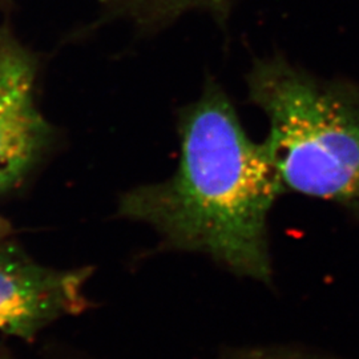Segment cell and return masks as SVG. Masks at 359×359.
Instances as JSON below:
<instances>
[{
  "label": "cell",
  "instance_id": "obj_1",
  "mask_svg": "<svg viewBox=\"0 0 359 359\" xmlns=\"http://www.w3.org/2000/svg\"><path fill=\"white\" fill-rule=\"evenodd\" d=\"M181 158L164 182L126 193L120 215L169 248L201 252L234 274L270 283V210L283 193L264 142H253L225 92L209 83L180 116Z\"/></svg>",
  "mask_w": 359,
  "mask_h": 359
},
{
  "label": "cell",
  "instance_id": "obj_2",
  "mask_svg": "<svg viewBox=\"0 0 359 359\" xmlns=\"http://www.w3.org/2000/svg\"><path fill=\"white\" fill-rule=\"evenodd\" d=\"M248 88L268 117L264 144L283 192L329 201L359 219V86L276 55L255 62Z\"/></svg>",
  "mask_w": 359,
  "mask_h": 359
},
{
  "label": "cell",
  "instance_id": "obj_3",
  "mask_svg": "<svg viewBox=\"0 0 359 359\" xmlns=\"http://www.w3.org/2000/svg\"><path fill=\"white\" fill-rule=\"evenodd\" d=\"M92 268L43 266L16 245L0 244V332L34 341L60 318L92 306L84 287Z\"/></svg>",
  "mask_w": 359,
  "mask_h": 359
},
{
  "label": "cell",
  "instance_id": "obj_4",
  "mask_svg": "<svg viewBox=\"0 0 359 359\" xmlns=\"http://www.w3.org/2000/svg\"><path fill=\"white\" fill-rule=\"evenodd\" d=\"M38 60L0 27V191L34 168L52 140L51 126L34 100Z\"/></svg>",
  "mask_w": 359,
  "mask_h": 359
},
{
  "label": "cell",
  "instance_id": "obj_5",
  "mask_svg": "<svg viewBox=\"0 0 359 359\" xmlns=\"http://www.w3.org/2000/svg\"><path fill=\"white\" fill-rule=\"evenodd\" d=\"M120 7L145 25H160L193 8H203L225 18L231 0H118Z\"/></svg>",
  "mask_w": 359,
  "mask_h": 359
},
{
  "label": "cell",
  "instance_id": "obj_6",
  "mask_svg": "<svg viewBox=\"0 0 359 359\" xmlns=\"http://www.w3.org/2000/svg\"><path fill=\"white\" fill-rule=\"evenodd\" d=\"M228 359H344L337 358L318 353L317 350H310L306 347L285 346V345H271V346L250 347L234 353Z\"/></svg>",
  "mask_w": 359,
  "mask_h": 359
},
{
  "label": "cell",
  "instance_id": "obj_7",
  "mask_svg": "<svg viewBox=\"0 0 359 359\" xmlns=\"http://www.w3.org/2000/svg\"><path fill=\"white\" fill-rule=\"evenodd\" d=\"M11 231V225L4 218L0 217V238H4Z\"/></svg>",
  "mask_w": 359,
  "mask_h": 359
},
{
  "label": "cell",
  "instance_id": "obj_8",
  "mask_svg": "<svg viewBox=\"0 0 359 359\" xmlns=\"http://www.w3.org/2000/svg\"><path fill=\"white\" fill-rule=\"evenodd\" d=\"M0 359H6V357H4V353H1V351H0Z\"/></svg>",
  "mask_w": 359,
  "mask_h": 359
}]
</instances>
